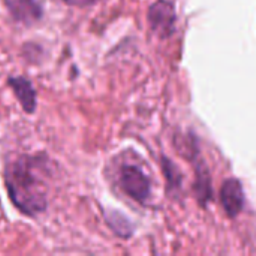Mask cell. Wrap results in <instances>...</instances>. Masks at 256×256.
Here are the masks:
<instances>
[{
	"mask_svg": "<svg viewBox=\"0 0 256 256\" xmlns=\"http://www.w3.org/2000/svg\"><path fill=\"white\" fill-rule=\"evenodd\" d=\"M39 160L24 156L6 168V188L10 201L27 216H36L46 208V194L39 177Z\"/></svg>",
	"mask_w": 256,
	"mask_h": 256,
	"instance_id": "obj_1",
	"label": "cell"
},
{
	"mask_svg": "<svg viewBox=\"0 0 256 256\" xmlns=\"http://www.w3.org/2000/svg\"><path fill=\"white\" fill-rule=\"evenodd\" d=\"M120 184L126 195L140 204H146L152 195L150 178L140 166L124 165L120 171Z\"/></svg>",
	"mask_w": 256,
	"mask_h": 256,
	"instance_id": "obj_2",
	"label": "cell"
},
{
	"mask_svg": "<svg viewBox=\"0 0 256 256\" xmlns=\"http://www.w3.org/2000/svg\"><path fill=\"white\" fill-rule=\"evenodd\" d=\"M148 22L152 30L162 39H168L176 32L177 14L172 3L166 0H159L152 4L148 10Z\"/></svg>",
	"mask_w": 256,
	"mask_h": 256,
	"instance_id": "obj_3",
	"label": "cell"
},
{
	"mask_svg": "<svg viewBox=\"0 0 256 256\" xmlns=\"http://www.w3.org/2000/svg\"><path fill=\"white\" fill-rule=\"evenodd\" d=\"M220 202L230 218H237L244 208V192L242 183L236 178H230L220 189Z\"/></svg>",
	"mask_w": 256,
	"mask_h": 256,
	"instance_id": "obj_4",
	"label": "cell"
},
{
	"mask_svg": "<svg viewBox=\"0 0 256 256\" xmlns=\"http://www.w3.org/2000/svg\"><path fill=\"white\" fill-rule=\"evenodd\" d=\"M8 9L16 21L32 24L42 16V9L36 0H6Z\"/></svg>",
	"mask_w": 256,
	"mask_h": 256,
	"instance_id": "obj_5",
	"label": "cell"
},
{
	"mask_svg": "<svg viewBox=\"0 0 256 256\" xmlns=\"http://www.w3.org/2000/svg\"><path fill=\"white\" fill-rule=\"evenodd\" d=\"M9 86L14 92V94L18 98L20 104L26 110V112L32 114L36 110V92L30 81L26 78H10Z\"/></svg>",
	"mask_w": 256,
	"mask_h": 256,
	"instance_id": "obj_6",
	"label": "cell"
},
{
	"mask_svg": "<svg viewBox=\"0 0 256 256\" xmlns=\"http://www.w3.org/2000/svg\"><path fill=\"white\" fill-rule=\"evenodd\" d=\"M108 225L111 226V230L122 238H129L134 234V225L129 222L128 218H124L122 213L112 212L106 216Z\"/></svg>",
	"mask_w": 256,
	"mask_h": 256,
	"instance_id": "obj_7",
	"label": "cell"
},
{
	"mask_svg": "<svg viewBox=\"0 0 256 256\" xmlns=\"http://www.w3.org/2000/svg\"><path fill=\"white\" fill-rule=\"evenodd\" d=\"M196 194L202 204H206L212 198V184H210V176L207 174V171H198Z\"/></svg>",
	"mask_w": 256,
	"mask_h": 256,
	"instance_id": "obj_8",
	"label": "cell"
},
{
	"mask_svg": "<svg viewBox=\"0 0 256 256\" xmlns=\"http://www.w3.org/2000/svg\"><path fill=\"white\" fill-rule=\"evenodd\" d=\"M164 170H165V174H166V177L170 180V186H174V188L180 186L182 177H180L177 168L171 162H168V159H164Z\"/></svg>",
	"mask_w": 256,
	"mask_h": 256,
	"instance_id": "obj_9",
	"label": "cell"
},
{
	"mask_svg": "<svg viewBox=\"0 0 256 256\" xmlns=\"http://www.w3.org/2000/svg\"><path fill=\"white\" fill-rule=\"evenodd\" d=\"M64 2L72 6H90V4H94L98 0H64Z\"/></svg>",
	"mask_w": 256,
	"mask_h": 256,
	"instance_id": "obj_10",
	"label": "cell"
}]
</instances>
